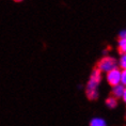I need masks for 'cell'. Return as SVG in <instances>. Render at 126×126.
Segmentation results:
<instances>
[{
	"instance_id": "1",
	"label": "cell",
	"mask_w": 126,
	"mask_h": 126,
	"mask_svg": "<svg viewBox=\"0 0 126 126\" xmlns=\"http://www.w3.org/2000/svg\"><path fill=\"white\" fill-rule=\"evenodd\" d=\"M116 64H118V62H116V60L114 58H112V57H104L98 62V64H97L98 65L97 70H98L100 73H102V72L108 73V72L116 68Z\"/></svg>"
},
{
	"instance_id": "2",
	"label": "cell",
	"mask_w": 126,
	"mask_h": 126,
	"mask_svg": "<svg viewBox=\"0 0 126 126\" xmlns=\"http://www.w3.org/2000/svg\"><path fill=\"white\" fill-rule=\"evenodd\" d=\"M102 80V73L95 68V70L92 71L91 73V76H90V79L88 81V86H87V91H94L97 89L98 84Z\"/></svg>"
},
{
	"instance_id": "3",
	"label": "cell",
	"mask_w": 126,
	"mask_h": 126,
	"mask_svg": "<svg viewBox=\"0 0 126 126\" xmlns=\"http://www.w3.org/2000/svg\"><path fill=\"white\" fill-rule=\"evenodd\" d=\"M120 79H121V71L119 68H114V70L110 71L107 73V81L109 84H111L112 87H115L120 83Z\"/></svg>"
},
{
	"instance_id": "4",
	"label": "cell",
	"mask_w": 126,
	"mask_h": 126,
	"mask_svg": "<svg viewBox=\"0 0 126 126\" xmlns=\"http://www.w3.org/2000/svg\"><path fill=\"white\" fill-rule=\"evenodd\" d=\"M112 94L114 98H123V100H126V89L125 86H122V84H118V86L113 87L112 90Z\"/></svg>"
},
{
	"instance_id": "5",
	"label": "cell",
	"mask_w": 126,
	"mask_h": 126,
	"mask_svg": "<svg viewBox=\"0 0 126 126\" xmlns=\"http://www.w3.org/2000/svg\"><path fill=\"white\" fill-rule=\"evenodd\" d=\"M90 126H107V123L102 118H94L91 120Z\"/></svg>"
},
{
	"instance_id": "6",
	"label": "cell",
	"mask_w": 126,
	"mask_h": 126,
	"mask_svg": "<svg viewBox=\"0 0 126 126\" xmlns=\"http://www.w3.org/2000/svg\"><path fill=\"white\" fill-rule=\"evenodd\" d=\"M106 105L109 107V108H115L116 105H118V100H116V98H114L113 96H110L108 97V98L106 99Z\"/></svg>"
},
{
	"instance_id": "7",
	"label": "cell",
	"mask_w": 126,
	"mask_h": 126,
	"mask_svg": "<svg viewBox=\"0 0 126 126\" xmlns=\"http://www.w3.org/2000/svg\"><path fill=\"white\" fill-rule=\"evenodd\" d=\"M118 47H119V52L122 53V55H125V51H126V40H119Z\"/></svg>"
},
{
	"instance_id": "8",
	"label": "cell",
	"mask_w": 126,
	"mask_h": 126,
	"mask_svg": "<svg viewBox=\"0 0 126 126\" xmlns=\"http://www.w3.org/2000/svg\"><path fill=\"white\" fill-rule=\"evenodd\" d=\"M119 65L121 66V68H122L123 71L125 70V67H126V56L125 55H121V57H120Z\"/></svg>"
},
{
	"instance_id": "9",
	"label": "cell",
	"mask_w": 126,
	"mask_h": 126,
	"mask_svg": "<svg viewBox=\"0 0 126 126\" xmlns=\"http://www.w3.org/2000/svg\"><path fill=\"white\" fill-rule=\"evenodd\" d=\"M87 95L90 99H96L98 97V93H97L96 90L94 91H87Z\"/></svg>"
},
{
	"instance_id": "10",
	"label": "cell",
	"mask_w": 126,
	"mask_h": 126,
	"mask_svg": "<svg viewBox=\"0 0 126 126\" xmlns=\"http://www.w3.org/2000/svg\"><path fill=\"white\" fill-rule=\"evenodd\" d=\"M120 83H121L122 86H125V83H126V72H125V70L121 72V79H120Z\"/></svg>"
},
{
	"instance_id": "11",
	"label": "cell",
	"mask_w": 126,
	"mask_h": 126,
	"mask_svg": "<svg viewBox=\"0 0 126 126\" xmlns=\"http://www.w3.org/2000/svg\"><path fill=\"white\" fill-rule=\"evenodd\" d=\"M119 37H120V40H126V32H125V30L120 31Z\"/></svg>"
}]
</instances>
